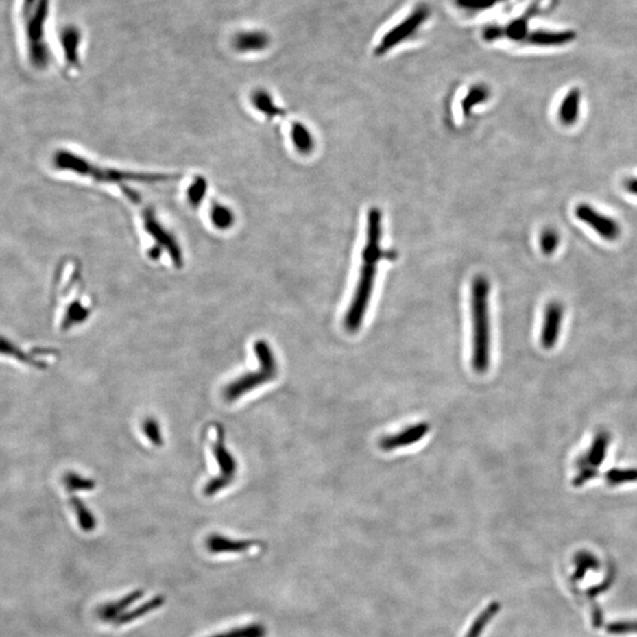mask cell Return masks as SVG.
I'll use <instances>...</instances> for the list:
<instances>
[{
	"instance_id": "22",
	"label": "cell",
	"mask_w": 637,
	"mask_h": 637,
	"mask_svg": "<svg viewBox=\"0 0 637 637\" xmlns=\"http://www.w3.org/2000/svg\"><path fill=\"white\" fill-rule=\"evenodd\" d=\"M604 476L609 485H622L637 481V468H612Z\"/></svg>"
},
{
	"instance_id": "2",
	"label": "cell",
	"mask_w": 637,
	"mask_h": 637,
	"mask_svg": "<svg viewBox=\"0 0 637 637\" xmlns=\"http://www.w3.org/2000/svg\"><path fill=\"white\" fill-rule=\"evenodd\" d=\"M489 280L478 275L471 286V317H472V355L474 372L484 374L491 363V320H490Z\"/></svg>"
},
{
	"instance_id": "15",
	"label": "cell",
	"mask_w": 637,
	"mask_h": 637,
	"mask_svg": "<svg viewBox=\"0 0 637 637\" xmlns=\"http://www.w3.org/2000/svg\"><path fill=\"white\" fill-rule=\"evenodd\" d=\"M575 38L573 32H548V31H536L528 34L524 42L536 47H556L571 42Z\"/></svg>"
},
{
	"instance_id": "31",
	"label": "cell",
	"mask_w": 637,
	"mask_h": 637,
	"mask_svg": "<svg viewBox=\"0 0 637 637\" xmlns=\"http://www.w3.org/2000/svg\"><path fill=\"white\" fill-rule=\"evenodd\" d=\"M206 187H207V184H206L204 180H199V181L193 183V186L189 189V194H188L189 195L190 202L193 206H197L202 197H204Z\"/></svg>"
},
{
	"instance_id": "4",
	"label": "cell",
	"mask_w": 637,
	"mask_h": 637,
	"mask_svg": "<svg viewBox=\"0 0 637 637\" xmlns=\"http://www.w3.org/2000/svg\"><path fill=\"white\" fill-rule=\"evenodd\" d=\"M254 350L259 360V368L226 386L224 389V400L235 402L237 399L245 397V394L269 383L278 376V363L268 342L258 340L254 345Z\"/></svg>"
},
{
	"instance_id": "14",
	"label": "cell",
	"mask_w": 637,
	"mask_h": 637,
	"mask_svg": "<svg viewBox=\"0 0 637 637\" xmlns=\"http://www.w3.org/2000/svg\"><path fill=\"white\" fill-rule=\"evenodd\" d=\"M144 595V591L139 590L132 591L129 595L124 596L123 599L119 601H115L111 603H106L101 607L98 608L97 616L104 622H114L116 618H119L121 615L124 614L128 608L131 604L135 603L136 601L142 599Z\"/></svg>"
},
{
	"instance_id": "11",
	"label": "cell",
	"mask_w": 637,
	"mask_h": 637,
	"mask_svg": "<svg viewBox=\"0 0 637 637\" xmlns=\"http://www.w3.org/2000/svg\"><path fill=\"white\" fill-rule=\"evenodd\" d=\"M610 445V435L605 430L597 432L591 443L590 448L584 455L578 457L577 468H590L599 470L607 457L608 448Z\"/></svg>"
},
{
	"instance_id": "24",
	"label": "cell",
	"mask_w": 637,
	"mask_h": 637,
	"mask_svg": "<svg viewBox=\"0 0 637 637\" xmlns=\"http://www.w3.org/2000/svg\"><path fill=\"white\" fill-rule=\"evenodd\" d=\"M489 90L486 89L485 86H483V85L473 86L472 89L470 90V93L465 96L463 104H461L464 114H470V111L472 110V108L486 101L489 97Z\"/></svg>"
},
{
	"instance_id": "6",
	"label": "cell",
	"mask_w": 637,
	"mask_h": 637,
	"mask_svg": "<svg viewBox=\"0 0 637 637\" xmlns=\"http://www.w3.org/2000/svg\"><path fill=\"white\" fill-rule=\"evenodd\" d=\"M429 17H430V10L426 5L417 6L407 17L399 21L397 25L391 27L384 37L380 39L379 44L376 47V55H386L389 50H392L398 45H400L401 43L413 37L414 34L422 29L424 23H426Z\"/></svg>"
},
{
	"instance_id": "5",
	"label": "cell",
	"mask_w": 637,
	"mask_h": 637,
	"mask_svg": "<svg viewBox=\"0 0 637 637\" xmlns=\"http://www.w3.org/2000/svg\"><path fill=\"white\" fill-rule=\"evenodd\" d=\"M207 435L209 446L211 452L214 453L216 464L219 468V473L216 474L215 478H211V481H208L203 492L207 497H213L232 483L237 474V465L224 443V427L219 426V424H211L207 430Z\"/></svg>"
},
{
	"instance_id": "32",
	"label": "cell",
	"mask_w": 637,
	"mask_h": 637,
	"mask_svg": "<svg viewBox=\"0 0 637 637\" xmlns=\"http://www.w3.org/2000/svg\"><path fill=\"white\" fill-rule=\"evenodd\" d=\"M69 485L73 490H93L95 488V483L93 481L83 479V478H77L76 476L69 479Z\"/></svg>"
},
{
	"instance_id": "10",
	"label": "cell",
	"mask_w": 637,
	"mask_h": 637,
	"mask_svg": "<svg viewBox=\"0 0 637 637\" xmlns=\"http://www.w3.org/2000/svg\"><path fill=\"white\" fill-rule=\"evenodd\" d=\"M563 314L564 309L557 301L550 302L546 306L544 321L540 332V345L544 350H553V347L556 346L561 333Z\"/></svg>"
},
{
	"instance_id": "8",
	"label": "cell",
	"mask_w": 637,
	"mask_h": 637,
	"mask_svg": "<svg viewBox=\"0 0 637 637\" xmlns=\"http://www.w3.org/2000/svg\"><path fill=\"white\" fill-rule=\"evenodd\" d=\"M575 214L578 219L588 224L599 234V237H603L605 240L614 241L616 240L617 237H620V224H617L615 219L602 215L601 213L590 206L584 204V203L578 204L575 209Z\"/></svg>"
},
{
	"instance_id": "25",
	"label": "cell",
	"mask_w": 637,
	"mask_h": 637,
	"mask_svg": "<svg viewBox=\"0 0 637 637\" xmlns=\"http://www.w3.org/2000/svg\"><path fill=\"white\" fill-rule=\"evenodd\" d=\"M73 507L76 510L77 518L80 522V528L86 532L93 531V529L96 528V519L91 514V511L88 510L84 504L78 499L73 501Z\"/></svg>"
},
{
	"instance_id": "29",
	"label": "cell",
	"mask_w": 637,
	"mask_h": 637,
	"mask_svg": "<svg viewBox=\"0 0 637 637\" xmlns=\"http://www.w3.org/2000/svg\"><path fill=\"white\" fill-rule=\"evenodd\" d=\"M142 429H143L145 437H147L154 445L160 446V445L163 444L162 432H160V427L157 420H155L154 418L145 419Z\"/></svg>"
},
{
	"instance_id": "1",
	"label": "cell",
	"mask_w": 637,
	"mask_h": 637,
	"mask_svg": "<svg viewBox=\"0 0 637 637\" xmlns=\"http://www.w3.org/2000/svg\"><path fill=\"white\" fill-rule=\"evenodd\" d=\"M381 235V211L378 208H371L368 215L366 243L361 253L363 265L359 273L354 294L344 319V326L350 333H355L361 328L372 293L374 291L378 265L383 259Z\"/></svg>"
},
{
	"instance_id": "21",
	"label": "cell",
	"mask_w": 637,
	"mask_h": 637,
	"mask_svg": "<svg viewBox=\"0 0 637 637\" xmlns=\"http://www.w3.org/2000/svg\"><path fill=\"white\" fill-rule=\"evenodd\" d=\"M209 217H211V224H214L216 228L222 229V230H227L232 227L234 221H235V216L232 209L219 203H215L211 207Z\"/></svg>"
},
{
	"instance_id": "3",
	"label": "cell",
	"mask_w": 637,
	"mask_h": 637,
	"mask_svg": "<svg viewBox=\"0 0 637 637\" xmlns=\"http://www.w3.org/2000/svg\"><path fill=\"white\" fill-rule=\"evenodd\" d=\"M55 165L58 169L64 171L80 173V176H86L95 181L103 183H123L125 181L157 182L167 181L173 176L165 173H144L124 171L114 168H101L93 165V162L84 157L77 155L75 152H60L56 154Z\"/></svg>"
},
{
	"instance_id": "18",
	"label": "cell",
	"mask_w": 637,
	"mask_h": 637,
	"mask_svg": "<svg viewBox=\"0 0 637 637\" xmlns=\"http://www.w3.org/2000/svg\"><path fill=\"white\" fill-rule=\"evenodd\" d=\"M501 610V604L498 602H492L488 607L484 608L479 615H478L472 625H470L468 633L465 634L464 637H481L483 632L485 630L486 627L489 625L490 622L492 621L498 612Z\"/></svg>"
},
{
	"instance_id": "26",
	"label": "cell",
	"mask_w": 637,
	"mask_h": 637,
	"mask_svg": "<svg viewBox=\"0 0 637 637\" xmlns=\"http://www.w3.org/2000/svg\"><path fill=\"white\" fill-rule=\"evenodd\" d=\"M575 563H576L575 578H582L587 573L588 569H596L599 566V562L596 560L595 556L592 553H588V551L578 553L576 557H575Z\"/></svg>"
},
{
	"instance_id": "7",
	"label": "cell",
	"mask_w": 637,
	"mask_h": 637,
	"mask_svg": "<svg viewBox=\"0 0 637 637\" xmlns=\"http://www.w3.org/2000/svg\"><path fill=\"white\" fill-rule=\"evenodd\" d=\"M143 224L144 228L155 240V242H157L158 247L165 249V252L169 254L173 265L182 266L183 260H182L181 248L178 245L176 239L173 237V234H170L169 230H167L163 224H160V221L157 219L154 211H144Z\"/></svg>"
},
{
	"instance_id": "28",
	"label": "cell",
	"mask_w": 637,
	"mask_h": 637,
	"mask_svg": "<svg viewBox=\"0 0 637 637\" xmlns=\"http://www.w3.org/2000/svg\"><path fill=\"white\" fill-rule=\"evenodd\" d=\"M498 1L501 0H456V5L466 12H478L492 8Z\"/></svg>"
},
{
	"instance_id": "17",
	"label": "cell",
	"mask_w": 637,
	"mask_h": 637,
	"mask_svg": "<svg viewBox=\"0 0 637 637\" xmlns=\"http://www.w3.org/2000/svg\"><path fill=\"white\" fill-rule=\"evenodd\" d=\"M163 604H165V597H163V596H155V597H152V599H149L148 602L141 604V605L135 608V609H132L130 612H124L119 618H116L112 623H114L116 627L128 625V623H131V622H134V621L139 620L140 617L148 615V614L154 612V610H157V609L162 607Z\"/></svg>"
},
{
	"instance_id": "9",
	"label": "cell",
	"mask_w": 637,
	"mask_h": 637,
	"mask_svg": "<svg viewBox=\"0 0 637 637\" xmlns=\"http://www.w3.org/2000/svg\"><path fill=\"white\" fill-rule=\"evenodd\" d=\"M429 431H430V425L427 422H417L414 425L405 427L404 430L399 431L394 435L383 437L379 440V448L386 452L406 448V446L420 442L429 433Z\"/></svg>"
},
{
	"instance_id": "19",
	"label": "cell",
	"mask_w": 637,
	"mask_h": 637,
	"mask_svg": "<svg viewBox=\"0 0 637 637\" xmlns=\"http://www.w3.org/2000/svg\"><path fill=\"white\" fill-rule=\"evenodd\" d=\"M291 136L294 147L301 154H309L314 149V139L304 124L294 123L291 125Z\"/></svg>"
},
{
	"instance_id": "20",
	"label": "cell",
	"mask_w": 637,
	"mask_h": 637,
	"mask_svg": "<svg viewBox=\"0 0 637 637\" xmlns=\"http://www.w3.org/2000/svg\"><path fill=\"white\" fill-rule=\"evenodd\" d=\"M252 101H253L254 106L256 108V110H259L262 114L266 115L268 117L273 119V117L283 115V110L275 106L273 98H272L269 93H267L266 90H256L252 96Z\"/></svg>"
},
{
	"instance_id": "33",
	"label": "cell",
	"mask_w": 637,
	"mask_h": 637,
	"mask_svg": "<svg viewBox=\"0 0 637 637\" xmlns=\"http://www.w3.org/2000/svg\"><path fill=\"white\" fill-rule=\"evenodd\" d=\"M625 188H627L632 194L637 195V178H630V180L625 182Z\"/></svg>"
},
{
	"instance_id": "16",
	"label": "cell",
	"mask_w": 637,
	"mask_h": 637,
	"mask_svg": "<svg viewBox=\"0 0 637 637\" xmlns=\"http://www.w3.org/2000/svg\"><path fill=\"white\" fill-rule=\"evenodd\" d=\"M579 103H581V91L575 88L566 93L558 110V117L564 125H573L576 123L579 114Z\"/></svg>"
},
{
	"instance_id": "13",
	"label": "cell",
	"mask_w": 637,
	"mask_h": 637,
	"mask_svg": "<svg viewBox=\"0 0 637 637\" xmlns=\"http://www.w3.org/2000/svg\"><path fill=\"white\" fill-rule=\"evenodd\" d=\"M256 540H235L221 535H211L207 538V548L211 553H245L254 545H258Z\"/></svg>"
},
{
	"instance_id": "30",
	"label": "cell",
	"mask_w": 637,
	"mask_h": 637,
	"mask_svg": "<svg viewBox=\"0 0 637 637\" xmlns=\"http://www.w3.org/2000/svg\"><path fill=\"white\" fill-rule=\"evenodd\" d=\"M540 243L542 252L545 255H551L556 250L558 243H560L557 232L553 230V229H546L540 235Z\"/></svg>"
},
{
	"instance_id": "23",
	"label": "cell",
	"mask_w": 637,
	"mask_h": 637,
	"mask_svg": "<svg viewBox=\"0 0 637 637\" xmlns=\"http://www.w3.org/2000/svg\"><path fill=\"white\" fill-rule=\"evenodd\" d=\"M267 629L261 623H252L245 627H237V628L228 630L226 633L216 634L209 637H266Z\"/></svg>"
},
{
	"instance_id": "27",
	"label": "cell",
	"mask_w": 637,
	"mask_h": 637,
	"mask_svg": "<svg viewBox=\"0 0 637 637\" xmlns=\"http://www.w3.org/2000/svg\"><path fill=\"white\" fill-rule=\"evenodd\" d=\"M605 632L610 635L637 634V620L615 621L607 625Z\"/></svg>"
},
{
	"instance_id": "12",
	"label": "cell",
	"mask_w": 637,
	"mask_h": 637,
	"mask_svg": "<svg viewBox=\"0 0 637 637\" xmlns=\"http://www.w3.org/2000/svg\"><path fill=\"white\" fill-rule=\"evenodd\" d=\"M269 36L263 31H242L232 38V47L239 52H259L269 47Z\"/></svg>"
}]
</instances>
